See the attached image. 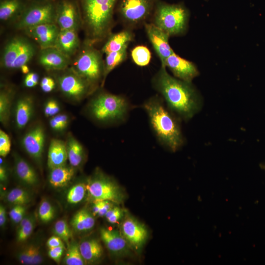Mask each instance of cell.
<instances>
[{"instance_id": "obj_57", "label": "cell", "mask_w": 265, "mask_h": 265, "mask_svg": "<svg viewBox=\"0 0 265 265\" xmlns=\"http://www.w3.org/2000/svg\"><path fill=\"white\" fill-rule=\"evenodd\" d=\"M261 168L264 169V170H265V163H263V164H262L261 165Z\"/></svg>"}, {"instance_id": "obj_44", "label": "cell", "mask_w": 265, "mask_h": 265, "mask_svg": "<svg viewBox=\"0 0 265 265\" xmlns=\"http://www.w3.org/2000/svg\"><path fill=\"white\" fill-rule=\"evenodd\" d=\"M64 248L65 246H58L50 248L48 251V255L55 262L59 264L60 262Z\"/></svg>"}, {"instance_id": "obj_53", "label": "cell", "mask_w": 265, "mask_h": 265, "mask_svg": "<svg viewBox=\"0 0 265 265\" xmlns=\"http://www.w3.org/2000/svg\"><path fill=\"white\" fill-rule=\"evenodd\" d=\"M7 173L5 168L3 166H0V180L1 182H5L7 180Z\"/></svg>"}, {"instance_id": "obj_5", "label": "cell", "mask_w": 265, "mask_h": 265, "mask_svg": "<svg viewBox=\"0 0 265 265\" xmlns=\"http://www.w3.org/2000/svg\"><path fill=\"white\" fill-rule=\"evenodd\" d=\"M189 18V13L184 6L159 2L151 23L170 37L180 36L187 31Z\"/></svg>"}, {"instance_id": "obj_55", "label": "cell", "mask_w": 265, "mask_h": 265, "mask_svg": "<svg viewBox=\"0 0 265 265\" xmlns=\"http://www.w3.org/2000/svg\"><path fill=\"white\" fill-rule=\"evenodd\" d=\"M24 83V85L26 87L29 88L34 87L36 85L34 82L31 79H29L26 76L25 78Z\"/></svg>"}, {"instance_id": "obj_37", "label": "cell", "mask_w": 265, "mask_h": 265, "mask_svg": "<svg viewBox=\"0 0 265 265\" xmlns=\"http://www.w3.org/2000/svg\"><path fill=\"white\" fill-rule=\"evenodd\" d=\"M53 231L68 246L70 243L71 232L67 222L62 219L57 221L54 224Z\"/></svg>"}, {"instance_id": "obj_54", "label": "cell", "mask_w": 265, "mask_h": 265, "mask_svg": "<svg viewBox=\"0 0 265 265\" xmlns=\"http://www.w3.org/2000/svg\"><path fill=\"white\" fill-rule=\"evenodd\" d=\"M26 77L31 79L36 85L37 84L39 81V76L37 73L30 72L26 74Z\"/></svg>"}, {"instance_id": "obj_27", "label": "cell", "mask_w": 265, "mask_h": 265, "mask_svg": "<svg viewBox=\"0 0 265 265\" xmlns=\"http://www.w3.org/2000/svg\"><path fill=\"white\" fill-rule=\"evenodd\" d=\"M50 170L49 182L54 187L66 186L75 174V170L72 166L64 165Z\"/></svg>"}, {"instance_id": "obj_32", "label": "cell", "mask_w": 265, "mask_h": 265, "mask_svg": "<svg viewBox=\"0 0 265 265\" xmlns=\"http://www.w3.org/2000/svg\"><path fill=\"white\" fill-rule=\"evenodd\" d=\"M13 92L2 89L0 93V121L4 126L8 124L10 114Z\"/></svg>"}, {"instance_id": "obj_36", "label": "cell", "mask_w": 265, "mask_h": 265, "mask_svg": "<svg viewBox=\"0 0 265 265\" xmlns=\"http://www.w3.org/2000/svg\"><path fill=\"white\" fill-rule=\"evenodd\" d=\"M86 192V185L77 184L68 190L66 196L67 201L71 204H77L82 200Z\"/></svg>"}, {"instance_id": "obj_19", "label": "cell", "mask_w": 265, "mask_h": 265, "mask_svg": "<svg viewBox=\"0 0 265 265\" xmlns=\"http://www.w3.org/2000/svg\"><path fill=\"white\" fill-rule=\"evenodd\" d=\"M100 234L106 247L112 254L123 256L129 253L131 247L119 231L102 228Z\"/></svg>"}, {"instance_id": "obj_2", "label": "cell", "mask_w": 265, "mask_h": 265, "mask_svg": "<svg viewBox=\"0 0 265 265\" xmlns=\"http://www.w3.org/2000/svg\"><path fill=\"white\" fill-rule=\"evenodd\" d=\"M151 128L160 144L175 152L184 144L180 118L167 106L160 96L149 98L142 104Z\"/></svg>"}, {"instance_id": "obj_39", "label": "cell", "mask_w": 265, "mask_h": 265, "mask_svg": "<svg viewBox=\"0 0 265 265\" xmlns=\"http://www.w3.org/2000/svg\"><path fill=\"white\" fill-rule=\"evenodd\" d=\"M35 225V218L33 215L21 228L17 230V240L23 242L27 239L31 234Z\"/></svg>"}, {"instance_id": "obj_58", "label": "cell", "mask_w": 265, "mask_h": 265, "mask_svg": "<svg viewBox=\"0 0 265 265\" xmlns=\"http://www.w3.org/2000/svg\"><path fill=\"white\" fill-rule=\"evenodd\" d=\"M38 1H47V0H36Z\"/></svg>"}, {"instance_id": "obj_28", "label": "cell", "mask_w": 265, "mask_h": 265, "mask_svg": "<svg viewBox=\"0 0 265 265\" xmlns=\"http://www.w3.org/2000/svg\"><path fill=\"white\" fill-rule=\"evenodd\" d=\"M95 223L94 216L91 212L83 208L78 211L73 217L71 224L78 232H87L92 229Z\"/></svg>"}, {"instance_id": "obj_38", "label": "cell", "mask_w": 265, "mask_h": 265, "mask_svg": "<svg viewBox=\"0 0 265 265\" xmlns=\"http://www.w3.org/2000/svg\"><path fill=\"white\" fill-rule=\"evenodd\" d=\"M38 214L40 220L47 223L53 218L54 210L51 203L45 199L42 201L39 205Z\"/></svg>"}, {"instance_id": "obj_45", "label": "cell", "mask_w": 265, "mask_h": 265, "mask_svg": "<svg viewBox=\"0 0 265 265\" xmlns=\"http://www.w3.org/2000/svg\"><path fill=\"white\" fill-rule=\"evenodd\" d=\"M114 203L107 200L101 201V207L97 216H105L106 212L114 206Z\"/></svg>"}, {"instance_id": "obj_47", "label": "cell", "mask_w": 265, "mask_h": 265, "mask_svg": "<svg viewBox=\"0 0 265 265\" xmlns=\"http://www.w3.org/2000/svg\"><path fill=\"white\" fill-rule=\"evenodd\" d=\"M53 118L59 123L61 131L65 129L68 124V117L66 114H61L53 116Z\"/></svg>"}, {"instance_id": "obj_26", "label": "cell", "mask_w": 265, "mask_h": 265, "mask_svg": "<svg viewBox=\"0 0 265 265\" xmlns=\"http://www.w3.org/2000/svg\"><path fill=\"white\" fill-rule=\"evenodd\" d=\"M81 256L86 263L99 261L103 254V247L100 242L94 238L83 240L79 244Z\"/></svg>"}, {"instance_id": "obj_48", "label": "cell", "mask_w": 265, "mask_h": 265, "mask_svg": "<svg viewBox=\"0 0 265 265\" xmlns=\"http://www.w3.org/2000/svg\"><path fill=\"white\" fill-rule=\"evenodd\" d=\"M6 222V211L4 207L0 205V226L3 227Z\"/></svg>"}, {"instance_id": "obj_30", "label": "cell", "mask_w": 265, "mask_h": 265, "mask_svg": "<svg viewBox=\"0 0 265 265\" xmlns=\"http://www.w3.org/2000/svg\"><path fill=\"white\" fill-rule=\"evenodd\" d=\"M128 47V46H127L120 51L106 54V57L104 60V72L101 86H104L108 75L126 60L127 56Z\"/></svg>"}, {"instance_id": "obj_29", "label": "cell", "mask_w": 265, "mask_h": 265, "mask_svg": "<svg viewBox=\"0 0 265 265\" xmlns=\"http://www.w3.org/2000/svg\"><path fill=\"white\" fill-rule=\"evenodd\" d=\"M68 159L71 166H80L83 161L84 151L82 145L71 134L68 135L66 142Z\"/></svg>"}, {"instance_id": "obj_24", "label": "cell", "mask_w": 265, "mask_h": 265, "mask_svg": "<svg viewBox=\"0 0 265 265\" xmlns=\"http://www.w3.org/2000/svg\"><path fill=\"white\" fill-rule=\"evenodd\" d=\"M14 157L15 170L18 178L27 186L36 185L39 182V179L34 169L19 156L16 155Z\"/></svg>"}, {"instance_id": "obj_25", "label": "cell", "mask_w": 265, "mask_h": 265, "mask_svg": "<svg viewBox=\"0 0 265 265\" xmlns=\"http://www.w3.org/2000/svg\"><path fill=\"white\" fill-rule=\"evenodd\" d=\"M26 6L21 0H1L0 3V21L15 22Z\"/></svg>"}, {"instance_id": "obj_51", "label": "cell", "mask_w": 265, "mask_h": 265, "mask_svg": "<svg viewBox=\"0 0 265 265\" xmlns=\"http://www.w3.org/2000/svg\"><path fill=\"white\" fill-rule=\"evenodd\" d=\"M93 205L92 208L91 212L95 216L98 215L101 207V201L93 202Z\"/></svg>"}, {"instance_id": "obj_15", "label": "cell", "mask_w": 265, "mask_h": 265, "mask_svg": "<svg viewBox=\"0 0 265 265\" xmlns=\"http://www.w3.org/2000/svg\"><path fill=\"white\" fill-rule=\"evenodd\" d=\"M23 31L28 37L37 43L40 49H43L54 47L60 29L56 24H44Z\"/></svg>"}, {"instance_id": "obj_20", "label": "cell", "mask_w": 265, "mask_h": 265, "mask_svg": "<svg viewBox=\"0 0 265 265\" xmlns=\"http://www.w3.org/2000/svg\"><path fill=\"white\" fill-rule=\"evenodd\" d=\"M54 47L71 58L76 55L80 48L78 31L73 30H60Z\"/></svg>"}, {"instance_id": "obj_6", "label": "cell", "mask_w": 265, "mask_h": 265, "mask_svg": "<svg viewBox=\"0 0 265 265\" xmlns=\"http://www.w3.org/2000/svg\"><path fill=\"white\" fill-rule=\"evenodd\" d=\"M101 51L84 42L72 63L71 69L96 89L103 81L104 60Z\"/></svg>"}, {"instance_id": "obj_8", "label": "cell", "mask_w": 265, "mask_h": 265, "mask_svg": "<svg viewBox=\"0 0 265 265\" xmlns=\"http://www.w3.org/2000/svg\"><path fill=\"white\" fill-rule=\"evenodd\" d=\"M89 200L93 202L107 200L115 204L123 202L125 195L120 186L101 171H96L86 184Z\"/></svg>"}, {"instance_id": "obj_21", "label": "cell", "mask_w": 265, "mask_h": 265, "mask_svg": "<svg viewBox=\"0 0 265 265\" xmlns=\"http://www.w3.org/2000/svg\"><path fill=\"white\" fill-rule=\"evenodd\" d=\"M68 155L66 142L58 139L51 141L48 153V166L50 169L66 165Z\"/></svg>"}, {"instance_id": "obj_52", "label": "cell", "mask_w": 265, "mask_h": 265, "mask_svg": "<svg viewBox=\"0 0 265 265\" xmlns=\"http://www.w3.org/2000/svg\"><path fill=\"white\" fill-rule=\"evenodd\" d=\"M53 100H49L44 107V113L47 117H50L52 106Z\"/></svg>"}, {"instance_id": "obj_33", "label": "cell", "mask_w": 265, "mask_h": 265, "mask_svg": "<svg viewBox=\"0 0 265 265\" xmlns=\"http://www.w3.org/2000/svg\"><path fill=\"white\" fill-rule=\"evenodd\" d=\"M63 263L66 265H83L86 263L83 260L80 250L79 244L73 241L67 246Z\"/></svg>"}, {"instance_id": "obj_43", "label": "cell", "mask_w": 265, "mask_h": 265, "mask_svg": "<svg viewBox=\"0 0 265 265\" xmlns=\"http://www.w3.org/2000/svg\"><path fill=\"white\" fill-rule=\"evenodd\" d=\"M40 85L43 92L49 93L54 89L55 82L51 77H44L42 79Z\"/></svg>"}, {"instance_id": "obj_12", "label": "cell", "mask_w": 265, "mask_h": 265, "mask_svg": "<svg viewBox=\"0 0 265 265\" xmlns=\"http://www.w3.org/2000/svg\"><path fill=\"white\" fill-rule=\"evenodd\" d=\"M55 24L60 30L78 31L82 27L81 11L74 0H62L56 6Z\"/></svg>"}, {"instance_id": "obj_35", "label": "cell", "mask_w": 265, "mask_h": 265, "mask_svg": "<svg viewBox=\"0 0 265 265\" xmlns=\"http://www.w3.org/2000/svg\"><path fill=\"white\" fill-rule=\"evenodd\" d=\"M5 198L8 202L14 205H25L31 200L30 194L20 188L12 189L7 193Z\"/></svg>"}, {"instance_id": "obj_4", "label": "cell", "mask_w": 265, "mask_h": 265, "mask_svg": "<svg viewBox=\"0 0 265 265\" xmlns=\"http://www.w3.org/2000/svg\"><path fill=\"white\" fill-rule=\"evenodd\" d=\"M130 109L127 99L121 95L100 92L90 101L88 111L95 121L102 123H117L124 121Z\"/></svg>"}, {"instance_id": "obj_34", "label": "cell", "mask_w": 265, "mask_h": 265, "mask_svg": "<svg viewBox=\"0 0 265 265\" xmlns=\"http://www.w3.org/2000/svg\"><path fill=\"white\" fill-rule=\"evenodd\" d=\"M131 54L133 62L141 67L148 65L152 57L149 49L143 45H138L134 47L131 51Z\"/></svg>"}, {"instance_id": "obj_9", "label": "cell", "mask_w": 265, "mask_h": 265, "mask_svg": "<svg viewBox=\"0 0 265 265\" xmlns=\"http://www.w3.org/2000/svg\"><path fill=\"white\" fill-rule=\"evenodd\" d=\"M56 6L50 0L37 1L26 6L15 21L17 29H24L44 24H55Z\"/></svg>"}, {"instance_id": "obj_46", "label": "cell", "mask_w": 265, "mask_h": 265, "mask_svg": "<svg viewBox=\"0 0 265 265\" xmlns=\"http://www.w3.org/2000/svg\"><path fill=\"white\" fill-rule=\"evenodd\" d=\"M47 245L49 249L58 246H65L64 241L57 236L50 237L47 241Z\"/></svg>"}, {"instance_id": "obj_14", "label": "cell", "mask_w": 265, "mask_h": 265, "mask_svg": "<svg viewBox=\"0 0 265 265\" xmlns=\"http://www.w3.org/2000/svg\"><path fill=\"white\" fill-rule=\"evenodd\" d=\"M144 26L147 37L159 58L160 66H164L167 58L175 53L169 43L170 36L152 23H146Z\"/></svg>"}, {"instance_id": "obj_49", "label": "cell", "mask_w": 265, "mask_h": 265, "mask_svg": "<svg viewBox=\"0 0 265 265\" xmlns=\"http://www.w3.org/2000/svg\"><path fill=\"white\" fill-rule=\"evenodd\" d=\"M59 110L60 107L58 103L56 101L53 100L50 116L56 115L59 112Z\"/></svg>"}, {"instance_id": "obj_56", "label": "cell", "mask_w": 265, "mask_h": 265, "mask_svg": "<svg viewBox=\"0 0 265 265\" xmlns=\"http://www.w3.org/2000/svg\"><path fill=\"white\" fill-rule=\"evenodd\" d=\"M20 69L22 72L24 74H27L29 73V68L26 64L22 66Z\"/></svg>"}, {"instance_id": "obj_3", "label": "cell", "mask_w": 265, "mask_h": 265, "mask_svg": "<svg viewBox=\"0 0 265 265\" xmlns=\"http://www.w3.org/2000/svg\"><path fill=\"white\" fill-rule=\"evenodd\" d=\"M118 0H81L82 28L85 43L94 45L106 39L113 25Z\"/></svg>"}, {"instance_id": "obj_31", "label": "cell", "mask_w": 265, "mask_h": 265, "mask_svg": "<svg viewBox=\"0 0 265 265\" xmlns=\"http://www.w3.org/2000/svg\"><path fill=\"white\" fill-rule=\"evenodd\" d=\"M17 257L21 264L26 265H39L43 261L40 247L35 245L25 247L17 253Z\"/></svg>"}, {"instance_id": "obj_42", "label": "cell", "mask_w": 265, "mask_h": 265, "mask_svg": "<svg viewBox=\"0 0 265 265\" xmlns=\"http://www.w3.org/2000/svg\"><path fill=\"white\" fill-rule=\"evenodd\" d=\"M11 142L8 135L2 130H0V155L5 157L10 152Z\"/></svg>"}, {"instance_id": "obj_17", "label": "cell", "mask_w": 265, "mask_h": 265, "mask_svg": "<svg viewBox=\"0 0 265 265\" xmlns=\"http://www.w3.org/2000/svg\"><path fill=\"white\" fill-rule=\"evenodd\" d=\"M45 134L43 128L36 125L24 136L22 144L26 153L37 161L41 160L44 151Z\"/></svg>"}, {"instance_id": "obj_50", "label": "cell", "mask_w": 265, "mask_h": 265, "mask_svg": "<svg viewBox=\"0 0 265 265\" xmlns=\"http://www.w3.org/2000/svg\"><path fill=\"white\" fill-rule=\"evenodd\" d=\"M50 125L52 129L54 131H62L60 124L53 118V117L50 121Z\"/></svg>"}, {"instance_id": "obj_41", "label": "cell", "mask_w": 265, "mask_h": 265, "mask_svg": "<svg viewBox=\"0 0 265 265\" xmlns=\"http://www.w3.org/2000/svg\"><path fill=\"white\" fill-rule=\"evenodd\" d=\"M26 207L25 205H15L9 212V216L15 223L19 224L26 215Z\"/></svg>"}, {"instance_id": "obj_16", "label": "cell", "mask_w": 265, "mask_h": 265, "mask_svg": "<svg viewBox=\"0 0 265 265\" xmlns=\"http://www.w3.org/2000/svg\"><path fill=\"white\" fill-rule=\"evenodd\" d=\"M164 66L170 70L174 77L187 82H192L199 75L198 69L193 62L181 57L175 53L167 58Z\"/></svg>"}, {"instance_id": "obj_1", "label": "cell", "mask_w": 265, "mask_h": 265, "mask_svg": "<svg viewBox=\"0 0 265 265\" xmlns=\"http://www.w3.org/2000/svg\"><path fill=\"white\" fill-rule=\"evenodd\" d=\"M151 83L168 107L180 119L187 121L200 110L201 98L192 83L171 76L165 67L160 66Z\"/></svg>"}, {"instance_id": "obj_11", "label": "cell", "mask_w": 265, "mask_h": 265, "mask_svg": "<svg viewBox=\"0 0 265 265\" xmlns=\"http://www.w3.org/2000/svg\"><path fill=\"white\" fill-rule=\"evenodd\" d=\"M57 81L60 91L73 100L80 101L96 89L71 68L58 76Z\"/></svg>"}, {"instance_id": "obj_18", "label": "cell", "mask_w": 265, "mask_h": 265, "mask_svg": "<svg viewBox=\"0 0 265 265\" xmlns=\"http://www.w3.org/2000/svg\"><path fill=\"white\" fill-rule=\"evenodd\" d=\"M38 57L40 65L48 70H64L71 64V58L55 47L41 49Z\"/></svg>"}, {"instance_id": "obj_22", "label": "cell", "mask_w": 265, "mask_h": 265, "mask_svg": "<svg viewBox=\"0 0 265 265\" xmlns=\"http://www.w3.org/2000/svg\"><path fill=\"white\" fill-rule=\"evenodd\" d=\"M134 37L132 32L129 29L123 30L115 33H110L106 39L101 52L103 53L116 52L129 46Z\"/></svg>"}, {"instance_id": "obj_13", "label": "cell", "mask_w": 265, "mask_h": 265, "mask_svg": "<svg viewBox=\"0 0 265 265\" xmlns=\"http://www.w3.org/2000/svg\"><path fill=\"white\" fill-rule=\"evenodd\" d=\"M119 231L131 248L136 251L140 250L148 237L145 226L128 214L125 215L121 222Z\"/></svg>"}, {"instance_id": "obj_40", "label": "cell", "mask_w": 265, "mask_h": 265, "mask_svg": "<svg viewBox=\"0 0 265 265\" xmlns=\"http://www.w3.org/2000/svg\"><path fill=\"white\" fill-rule=\"evenodd\" d=\"M124 211L121 208L113 206L106 214L105 217L111 224L117 223L124 217Z\"/></svg>"}, {"instance_id": "obj_10", "label": "cell", "mask_w": 265, "mask_h": 265, "mask_svg": "<svg viewBox=\"0 0 265 265\" xmlns=\"http://www.w3.org/2000/svg\"><path fill=\"white\" fill-rule=\"evenodd\" d=\"M153 0H121L118 7L119 17L128 27L144 25L154 9Z\"/></svg>"}, {"instance_id": "obj_23", "label": "cell", "mask_w": 265, "mask_h": 265, "mask_svg": "<svg viewBox=\"0 0 265 265\" xmlns=\"http://www.w3.org/2000/svg\"><path fill=\"white\" fill-rule=\"evenodd\" d=\"M33 101L28 96L20 98L17 102L15 120L17 127L23 129L30 121L33 112Z\"/></svg>"}, {"instance_id": "obj_7", "label": "cell", "mask_w": 265, "mask_h": 265, "mask_svg": "<svg viewBox=\"0 0 265 265\" xmlns=\"http://www.w3.org/2000/svg\"><path fill=\"white\" fill-rule=\"evenodd\" d=\"M36 53V48L29 39L17 36L7 41L0 57V66L3 68L14 70L27 64Z\"/></svg>"}]
</instances>
